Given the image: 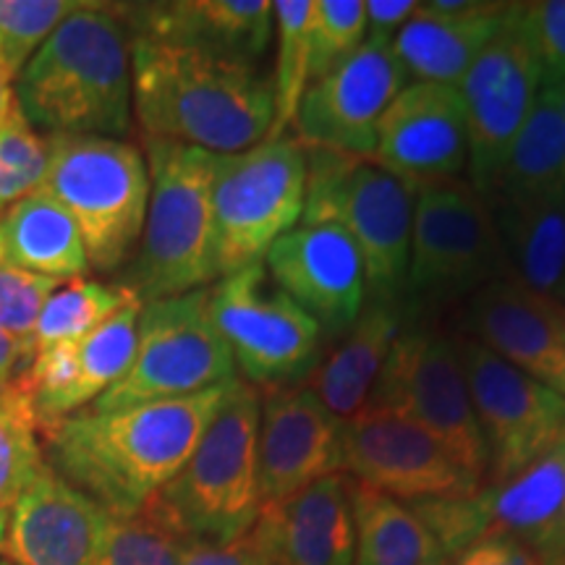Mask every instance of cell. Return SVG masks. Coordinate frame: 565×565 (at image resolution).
Wrapping results in <instances>:
<instances>
[{
  "instance_id": "obj_10",
  "label": "cell",
  "mask_w": 565,
  "mask_h": 565,
  "mask_svg": "<svg viewBox=\"0 0 565 565\" xmlns=\"http://www.w3.org/2000/svg\"><path fill=\"white\" fill-rule=\"evenodd\" d=\"M511 275L492 212L471 183H424L414 196L406 301L475 296Z\"/></svg>"
},
{
  "instance_id": "obj_38",
  "label": "cell",
  "mask_w": 565,
  "mask_h": 565,
  "mask_svg": "<svg viewBox=\"0 0 565 565\" xmlns=\"http://www.w3.org/2000/svg\"><path fill=\"white\" fill-rule=\"evenodd\" d=\"M63 280L19 270L0 259V333L32 345L34 324Z\"/></svg>"
},
{
  "instance_id": "obj_3",
  "label": "cell",
  "mask_w": 565,
  "mask_h": 565,
  "mask_svg": "<svg viewBox=\"0 0 565 565\" xmlns=\"http://www.w3.org/2000/svg\"><path fill=\"white\" fill-rule=\"evenodd\" d=\"M17 103L47 137H126L131 34L116 6L84 3L71 13L21 68Z\"/></svg>"
},
{
  "instance_id": "obj_30",
  "label": "cell",
  "mask_w": 565,
  "mask_h": 565,
  "mask_svg": "<svg viewBox=\"0 0 565 565\" xmlns=\"http://www.w3.org/2000/svg\"><path fill=\"white\" fill-rule=\"evenodd\" d=\"M278 63L273 76V126L267 139H282L299 113L303 92L312 84V19L315 0L273 3Z\"/></svg>"
},
{
  "instance_id": "obj_21",
  "label": "cell",
  "mask_w": 565,
  "mask_h": 565,
  "mask_svg": "<svg viewBox=\"0 0 565 565\" xmlns=\"http://www.w3.org/2000/svg\"><path fill=\"white\" fill-rule=\"evenodd\" d=\"M463 328L494 356L565 398L561 301L532 291L515 275H503L471 296Z\"/></svg>"
},
{
  "instance_id": "obj_11",
  "label": "cell",
  "mask_w": 565,
  "mask_h": 565,
  "mask_svg": "<svg viewBox=\"0 0 565 565\" xmlns=\"http://www.w3.org/2000/svg\"><path fill=\"white\" fill-rule=\"evenodd\" d=\"M366 406L419 424L484 484L487 454L456 338L404 324Z\"/></svg>"
},
{
  "instance_id": "obj_16",
  "label": "cell",
  "mask_w": 565,
  "mask_h": 565,
  "mask_svg": "<svg viewBox=\"0 0 565 565\" xmlns=\"http://www.w3.org/2000/svg\"><path fill=\"white\" fill-rule=\"evenodd\" d=\"M406 84L408 74L391 42L366 40L333 74L303 92L296 139L317 150L372 158L380 118Z\"/></svg>"
},
{
  "instance_id": "obj_5",
  "label": "cell",
  "mask_w": 565,
  "mask_h": 565,
  "mask_svg": "<svg viewBox=\"0 0 565 565\" xmlns=\"http://www.w3.org/2000/svg\"><path fill=\"white\" fill-rule=\"evenodd\" d=\"M307 150L303 225H335L362 254L366 301L404 307L412 249V183L372 158H353L317 147Z\"/></svg>"
},
{
  "instance_id": "obj_18",
  "label": "cell",
  "mask_w": 565,
  "mask_h": 565,
  "mask_svg": "<svg viewBox=\"0 0 565 565\" xmlns=\"http://www.w3.org/2000/svg\"><path fill=\"white\" fill-rule=\"evenodd\" d=\"M265 270L275 286L320 324L345 333L366 303L362 254L335 225L299 223L270 246Z\"/></svg>"
},
{
  "instance_id": "obj_25",
  "label": "cell",
  "mask_w": 565,
  "mask_h": 565,
  "mask_svg": "<svg viewBox=\"0 0 565 565\" xmlns=\"http://www.w3.org/2000/svg\"><path fill=\"white\" fill-rule=\"evenodd\" d=\"M401 328L404 307L366 301L341 343L309 372L307 387L335 419H351L366 406Z\"/></svg>"
},
{
  "instance_id": "obj_1",
  "label": "cell",
  "mask_w": 565,
  "mask_h": 565,
  "mask_svg": "<svg viewBox=\"0 0 565 565\" xmlns=\"http://www.w3.org/2000/svg\"><path fill=\"white\" fill-rule=\"evenodd\" d=\"M225 385L126 408H84L42 433L45 463L110 515H131L183 469Z\"/></svg>"
},
{
  "instance_id": "obj_40",
  "label": "cell",
  "mask_w": 565,
  "mask_h": 565,
  "mask_svg": "<svg viewBox=\"0 0 565 565\" xmlns=\"http://www.w3.org/2000/svg\"><path fill=\"white\" fill-rule=\"evenodd\" d=\"M445 565H547L545 557L534 553L513 536H484L461 553L450 555Z\"/></svg>"
},
{
  "instance_id": "obj_28",
  "label": "cell",
  "mask_w": 565,
  "mask_h": 565,
  "mask_svg": "<svg viewBox=\"0 0 565 565\" xmlns=\"http://www.w3.org/2000/svg\"><path fill=\"white\" fill-rule=\"evenodd\" d=\"M0 259L55 280L82 278L89 270L74 221L42 192L24 196L0 215Z\"/></svg>"
},
{
  "instance_id": "obj_2",
  "label": "cell",
  "mask_w": 565,
  "mask_h": 565,
  "mask_svg": "<svg viewBox=\"0 0 565 565\" xmlns=\"http://www.w3.org/2000/svg\"><path fill=\"white\" fill-rule=\"evenodd\" d=\"M131 103L147 139L212 154L249 150L273 126V82L254 63L131 38Z\"/></svg>"
},
{
  "instance_id": "obj_12",
  "label": "cell",
  "mask_w": 565,
  "mask_h": 565,
  "mask_svg": "<svg viewBox=\"0 0 565 565\" xmlns=\"http://www.w3.org/2000/svg\"><path fill=\"white\" fill-rule=\"evenodd\" d=\"M210 309L233 364L257 391L299 385L317 366L320 324L275 286L265 265L223 275L210 288Z\"/></svg>"
},
{
  "instance_id": "obj_26",
  "label": "cell",
  "mask_w": 565,
  "mask_h": 565,
  "mask_svg": "<svg viewBox=\"0 0 565 565\" xmlns=\"http://www.w3.org/2000/svg\"><path fill=\"white\" fill-rule=\"evenodd\" d=\"M536 200H565V87L550 84H542L484 202Z\"/></svg>"
},
{
  "instance_id": "obj_42",
  "label": "cell",
  "mask_w": 565,
  "mask_h": 565,
  "mask_svg": "<svg viewBox=\"0 0 565 565\" xmlns=\"http://www.w3.org/2000/svg\"><path fill=\"white\" fill-rule=\"evenodd\" d=\"M414 0H370L366 3V40L393 42L395 32L414 17Z\"/></svg>"
},
{
  "instance_id": "obj_9",
  "label": "cell",
  "mask_w": 565,
  "mask_h": 565,
  "mask_svg": "<svg viewBox=\"0 0 565 565\" xmlns=\"http://www.w3.org/2000/svg\"><path fill=\"white\" fill-rule=\"evenodd\" d=\"M236 377L228 343L212 320L210 288L141 303L129 370L92 404L97 412L189 398Z\"/></svg>"
},
{
  "instance_id": "obj_45",
  "label": "cell",
  "mask_w": 565,
  "mask_h": 565,
  "mask_svg": "<svg viewBox=\"0 0 565 565\" xmlns=\"http://www.w3.org/2000/svg\"><path fill=\"white\" fill-rule=\"evenodd\" d=\"M6 526H9V511H0V545H3Z\"/></svg>"
},
{
  "instance_id": "obj_37",
  "label": "cell",
  "mask_w": 565,
  "mask_h": 565,
  "mask_svg": "<svg viewBox=\"0 0 565 565\" xmlns=\"http://www.w3.org/2000/svg\"><path fill=\"white\" fill-rule=\"evenodd\" d=\"M366 42L364 0H315L312 84L351 58Z\"/></svg>"
},
{
  "instance_id": "obj_41",
  "label": "cell",
  "mask_w": 565,
  "mask_h": 565,
  "mask_svg": "<svg viewBox=\"0 0 565 565\" xmlns=\"http://www.w3.org/2000/svg\"><path fill=\"white\" fill-rule=\"evenodd\" d=\"M181 565H267V561L249 529L244 536L225 542V545H212V542L196 540L186 542Z\"/></svg>"
},
{
  "instance_id": "obj_34",
  "label": "cell",
  "mask_w": 565,
  "mask_h": 565,
  "mask_svg": "<svg viewBox=\"0 0 565 565\" xmlns=\"http://www.w3.org/2000/svg\"><path fill=\"white\" fill-rule=\"evenodd\" d=\"M45 469L40 424L13 380L0 387V511H11L21 492Z\"/></svg>"
},
{
  "instance_id": "obj_14",
  "label": "cell",
  "mask_w": 565,
  "mask_h": 565,
  "mask_svg": "<svg viewBox=\"0 0 565 565\" xmlns=\"http://www.w3.org/2000/svg\"><path fill=\"white\" fill-rule=\"evenodd\" d=\"M540 89L542 66L524 19V3H511L494 38L458 84L469 134V183L482 200L490 194Z\"/></svg>"
},
{
  "instance_id": "obj_35",
  "label": "cell",
  "mask_w": 565,
  "mask_h": 565,
  "mask_svg": "<svg viewBox=\"0 0 565 565\" xmlns=\"http://www.w3.org/2000/svg\"><path fill=\"white\" fill-rule=\"evenodd\" d=\"M51 162V141L34 129L19 103L0 126V215L34 194Z\"/></svg>"
},
{
  "instance_id": "obj_7",
  "label": "cell",
  "mask_w": 565,
  "mask_h": 565,
  "mask_svg": "<svg viewBox=\"0 0 565 565\" xmlns=\"http://www.w3.org/2000/svg\"><path fill=\"white\" fill-rule=\"evenodd\" d=\"M51 162L38 192L79 231L97 273L124 267L137 249L150 202V171L137 145L108 137H47Z\"/></svg>"
},
{
  "instance_id": "obj_13",
  "label": "cell",
  "mask_w": 565,
  "mask_h": 565,
  "mask_svg": "<svg viewBox=\"0 0 565 565\" xmlns=\"http://www.w3.org/2000/svg\"><path fill=\"white\" fill-rule=\"evenodd\" d=\"M458 353L487 454L484 484L540 461L565 443V398L515 370L475 338L458 335Z\"/></svg>"
},
{
  "instance_id": "obj_22",
  "label": "cell",
  "mask_w": 565,
  "mask_h": 565,
  "mask_svg": "<svg viewBox=\"0 0 565 565\" xmlns=\"http://www.w3.org/2000/svg\"><path fill=\"white\" fill-rule=\"evenodd\" d=\"M116 9L131 38L244 63L263 58L275 32L270 0H173Z\"/></svg>"
},
{
  "instance_id": "obj_8",
  "label": "cell",
  "mask_w": 565,
  "mask_h": 565,
  "mask_svg": "<svg viewBox=\"0 0 565 565\" xmlns=\"http://www.w3.org/2000/svg\"><path fill=\"white\" fill-rule=\"evenodd\" d=\"M307 150L299 139H263L249 150L217 154L212 179L217 270L263 265L270 246L303 215Z\"/></svg>"
},
{
  "instance_id": "obj_20",
  "label": "cell",
  "mask_w": 565,
  "mask_h": 565,
  "mask_svg": "<svg viewBox=\"0 0 565 565\" xmlns=\"http://www.w3.org/2000/svg\"><path fill=\"white\" fill-rule=\"evenodd\" d=\"M259 393V494L263 505H273L317 479L338 475L341 419H335L307 385Z\"/></svg>"
},
{
  "instance_id": "obj_19",
  "label": "cell",
  "mask_w": 565,
  "mask_h": 565,
  "mask_svg": "<svg viewBox=\"0 0 565 565\" xmlns=\"http://www.w3.org/2000/svg\"><path fill=\"white\" fill-rule=\"evenodd\" d=\"M110 519L45 463L9 511L0 553L9 565H100Z\"/></svg>"
},
{
  "instance_id": "obj_29",
  "label": "cell",
  "mask_w": 565,
  "mask_h": 565,
  "mask_svg": "<svg viewBox=\"0 0 565 565\" xmlns=\"http://www.w3.org/2000/svg\"><path fill=\"white\" fill-rule=\"evenodd\" d=\"M353 565H445L440 542L412 505L349 479Z\"/></svg>"
},
{
  "instance_id": "obj_17",
  "label": "cell",
  "mask_w": 565,
  "mask_h": 565,
  "mask_svg": "<svg viewBox=\"0 0 565 565\" xmlns=\"http://www.w3.org/2000/svg\"><path fill=\"white\" fill-rule=\"evenodd\" d=\"M372 160L414 189L456 181L469 168V134L458 87L408 82L380 118Z\"/></svg>"
},
{
  "instance_id": "obj_27",
  "label": "cell",
  "mask_w": 565,
  "mask_h": 565,
  "mask_svg": "<svg viewBox=\"0 0 565 565\" xmlns=\"http://www.w3.org/2000/svg\"><path fill=\"white\" fill-rule=\"evenodd\" d=\"M508 267L524 286L565 303V200L490 202Z\"/></svg>"
},
{
  "instance_id": "obj_36",
  "label": "cell",
  "mask_w": 565,
  "mask_h": 565,
  "mask_svg": "<svg viewBox=\"0 0 565 565\" xmlns=\"http://www.w3.org/2000/svg\"><path fill=\"white\" fill-rule=\"evenodd\" d=\"M82 0H0V53L19 71Z\"/></svg>"
},
{
  "instance_id": "obj_32",
  "label": "cell",
  "mask_w": 565,
  "mask_h": 565,
  "mask_svg": "<svg viewBox=\"0 0 565 565\" xmlns=\"http://www.w3.org/2000/svg\"><path fill=\"white\" fill-rule=\"evenodd\" d=\"M141 301L126 303L108 322L76 341V404L79 412L95 404L129 370L137 351V324Z\"/></svg>"
},
{
  "instance_id": "obj_23",
  "label": "cell",
  "mask_w": 565,
  "mask_h": 565,
  "mask_svg": "<svg viewBox=\"0 0 565 565\" xmlns=\"http://www.w3.org/2000/svg\"><path fill=\"white\" fill-rule=\"evenodd\" d=\"M252 536L267 565H353L349 477L328 475L288 500L263 505Z\"/></svg>"
},
{
  "instance_id": "obj_4",
  "label": "cell",
  "mask_w": 565,
  "mask_h": 565,
  "mask_svg": "<svg viewBox=\"0 0 565 565\" xmlns=\"http://www.w3.org/2000/svg\"><path fill=\"white\" fill-rule=\"evenodd\" d=\"M215 158L196 147L147 139L150 202L121 280L141 303L221 280L212 215Z\"/></svg>"
},
{
  "instance_id": "obj_33",
  "label": "cell",
  "mask_w": 565,
  "mask_h": 565,
  "mask_svg": "<svg viewBox=\"0 0 565 565\" xmlns=\"http://www.w3.org/2000/svg\"><path fill=\"white\" fill-rule=\"evenodd\" d=\"M189 540L158 498L131 515H113L100 565H181Z\"/></svg>"
},
{
  "instance_id": "obj_39",
  "label": "cell",
  "mask_w": 565,
  "mask_h": 565,
  "mask_svg": "<svg viewBox=\"0 0 565 565\" xmlns=\"http://www.w3.org/2000/svg\"><path fill=\"white\" fill-rule=\"evenodd\" d=\"M524 19L542 66V84L565 87V0L524 3Z\"/></svg>"
},
{
  "instance_id": "obj_43",
  "label": "cell",
  "mask_w": 565,
  "mask_h": 565,
  "mask_svg": "<svg viewBox=\"0 0 565 565\" xmlns=\"http://www.w3.org/2000/svg\"><path fill=\"white\" fill-rule=\"evenodd\" d=\"M34 356V349L30 343L17 341L0 333V387H6L26 370Z\"/></svg>"
},
{
  "instance_id": "obj_6",
  "label": "cell",
  "mask_w": 565,
  "mask_h": 565,
  "mask_svg": "<svg viewBox=\"0 0 565 565\" xmlns=\"http://www.w3.org/2000/svg\"><path fill=\"white\" fill-rule=\"evenodd\" d=\"M259 408L263 393L233 377L194 454L154 494L189 540L225 545L249 532L263 511Z\"/></svg>"
},
{
  "instance_id": "obj_44",
  "label": "cell",
  "mask_w": 565,
  "mask_h": 565,
  "mask_svg": "<svg viewBox=\"0 0 565 565\" xmlns=\"http://www.w3.org/2000/svg\"><path fill=\"white\" fill-rule=\"evenodd\" d=\"M17 79L19 71L0 53V126L6 124V118L17 108Z\"/></svg>"
},
{
  "instance_id": "obj_24",
  "label": "cell",
  "mask_w": 565,
  "mask_h": 565,
  "mask_svg": "<svg viewBox=\"0 0 565 565\" xmlns=\"http://www.w3.org/2000/svg\"><path fill=\"white\" fill-rule=\"evenodd\" d=\"M511 3L490 0H433L395 32L393 53L408 82L458 87L479 53L494 38Z\"/></svg>"
},
{
  "instance_id": "obj_46",
  "label": "cell",
  "mask_w": 565,
  "mask_h": 565,
  "mask_svg": "<svg viewBox=\"0 0 565 565\" xmlns=\"http://www.w3.org/2000/svg\"><path fill=\"white\" fill-rule=\"evenodd\" d=\"M561 324H563V330H565V303H561Z\"/></svg>"
},
{
  "instance_id": "obj_15",
  "label": "cell",
  "mask_w": 565,
  "mask_h": 565,
  "mask_svg": "<svg viewBox=\"0 0 565 565\" xmlns=\"http://www.w3.org/2000/svg\"><path fill=\"white\" fill-rule=\"evenodd\" d=\"M338 475L406 505L466 498L482 487L427 429L370 406L341 422Z\"/></svg>"
},
{
  "instance_id": "obj_31",
  "label": "cell",
  "mask_w": 565,
  "mask_h": 565,
  "mask_svg": "<svg viewBox=\"0 0 565 565\" xmlns=\"http://www.w3.org/2000/svg\"><path fill=\"white\" fill-rule=\"evenodd\" d=\"M139 301L129 288L108 286V282L74 278L61 282L45 301L34 324L32 349H47L55 343H71L87 338L92 330L121 312L126 303Z\"/></svg>"
},
{
  "instance_id": "obj_47",
  "label": "cell",
  "mask_w": 565,
  "mask_h": 565,
  "mask_svg": "<svg viewBox=\"0 0 565 565\" xmlns=\"http://www.w3.org/2000/svg\"><path fill=\"white\" fill-rule=\"evenodd\" d=\"M0 565H9V563H6V561H0Z\"/></svg>"
}]
</instances>
